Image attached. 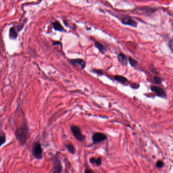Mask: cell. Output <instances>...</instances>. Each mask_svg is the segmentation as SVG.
<instances>
[{
	"mask_svg": "<svg viewBox=\"0 0 173 173\" xmlns=\"http://www.w3.org/2000/svg\"><path fill=\"white\" fill-rule=\"evenodd\" d=\"M14 135L19 144L24 146L30 137V129L26 121H23L19 127L14 131Z\"/></svg>",
	"mask_w": 173,
	"mask_h": 173,
	"instance_id": "cell-1",
	"label": "cell"
},
{
	"mask_svg": "<svg viewBox=\"0 0 173 173\" xmlns=\"http://www.w3.org/2000/svg\"><path fill=\"white\" fill-rule=\"evenodd\" d=\"M32 153L36 159H41L43 158V151L42 145L39 141L35 142L32 146Z\"/></svg>",
	"mask_w": 173,
	"mask_h": 173,
	"instance_id": "cell-2",
	"label": "cell"
},
{
	"mask_svg": "<svg viewBox=\"0 0 173 173\" xmlns=\"http://www.w3.org/2000/svg\"><path fill=\"white\" fill-rule=\"evenodd\" d=\"M24 26V23H22L11 27L9 32V37L10 39L12 40H16L18 37V33L22 30Z\"/></svg>",
	"mask_w": 173,
	"mask_h": 173,
	"instance_id": "cell-3",
	"label": "cell"
},
{
	"mask_svg": "<svg viewBox=\"0 0 173 173\" xmlns=\"http://www.w3.org/2000/svg\"><path fill=\"white\" fill-rule=\"evenodd\" d=\"M72 133L74 137L80 142H83L86 139V137L82 134L80 128L77 125H72L70 127Z\"/></svg>",
	"mask_w": 173,
	"mask_h": 173,
	"instance_id": "cell-4",
	"label": "cell"
},
{
	"mask_svg": "<svg viewBox=\"0 0 173 173\" xmlns=\"http://www.w3.org/2000/svg\"><path fill=\"white\" fill-rule=\"evenodd\" d=\"M107 138L108 137L105 134L100 132H96L92 136V139L93 143L96 145L104 141L105 140L107 139Z\"/></svg>",
	"mask_w": 173,
	"mask_h": 173,
	"instance_id": "cell-5",
	"label": "cell"
},
{
	"mask_svg": "<svg viewBox=\"0 0 173 173\" xmlns=\"http://www.w3.org/2000/svg\"><path fill=\"white\" fill-rule=\"evenodd\" d=\"M62 166L59 158L57 155L53 159V173H61Z\"/></svg>",
	"mask_w": 173,
	"mask_h": 173,
	"instance_id": "cell-6",
	"label": "cell"
},
{
	"mask_svg": "<svg viewBox=\"0 0 173 173\" xmlns=\"http://www.w3.org/2000/svg\"><path fill=\"white\" fill-rule=\"evenodd\" d=\"M151 90L152 91L154 92L156 94V95L159 97L165 98L166 96L165 92L161 88L156 86H152L151 87Z\"/></svg>",
	"mask_w": 173,
	"mask_h": 173,
	"instance_id": "cell-7",
	"label": "cell"
},
{
	"mask_svg": "<svg viewBox=\"0 0 173 173\" xmlns=\"http://www.w3.org/2000/svg\"><path fill=\"white\" fill-rule=\"evenodd\" d=\"M122 23L123 24L133 26L134 28H136L137 26V23L135 21L133 20L132 18L128 17L123 18L122 20Z\"/></svg>",
	"mask_w": 173,
	"mask_h": 173,
	"instance_id": "cell-8",
	"label": "cell"
},
{
	"mask_svg": "<svg viewBox=\"0 0 173 173\" xmlns=\"http://www.w3.org/2000/svg\"><path fill=\"white\" fill-rule=\"evenodd\" d=\"M70 62L73 65H76L77 64H79L82 68H84L86 67V62L82 59L78 58V59H75L70 60Z\"/></svg>",
	"mask_w": 173,
	"mask_h": 173,
	"instance_id": "cell-9",
	"label": "cell"
},
{
	"mask_svg": "<svg viewBox=\"0 0 173 173\" xmlns=\"http://www.w3.org/2000/svg\"><path fill=\"white\" fill-rule=\"evenodd\" d=\"M118 60L119 63L125 66L127 65L128 59L127 56H125V54L120 53L117 56Z\"/></svg>",
	"mask_w": 173,
	"mask_h": 173,
	"instance_id": "cell-10",
	"label": "cell"
},
{
	"mask_svg": "<svg viewBox=\"0 0 173 173\" xmlns=\"http://www.w3.org/2000/svg\"><path fill=\"white\" fill-rule=\"evenodd\" d=\"M7 141L6 134L3 131L0 132V148L6 143Z\"/></svg>",
	"mask_w": 173,
	"mask_h": 173,
	"instance_id": "cell-11",
	"label": "cell"
},
{
	"mask_svg": "<svg viewBox=\"0 0 173 173\" xmlns=\"http://www.w3.org/2000/svg\"><path fill=\"white\" fill-rule=\"evenodd\" d=\"M90 162L92 164H96L97 166H99L101 165L102 159L100 157H98L97 159H95L94 157H91L90 159Z\"/></svg>",
	"mask_w": 173,
	"mask_h": 173,
	"instance_id": "cell-12",
	"label": "cell"
},
{
	"mask_svg": "<svg viewBox=\"0 0 173 173\" xmlns=\"http://www.w3.org/2000/svg\"><path fill=\"white\" fill-rule=\"evenodd\" d=\"M114 79L121 84H125L128 81L127 79L123 76H115L114 77Z\"/></svg>",
	"mask_w": 173,
	"mask_h": 173,
	"instance_id": "cell-13",
	"label": "cell"
},
{
	"mask_svg": "<svg viewBox=\"0 0 173 173\" xmlns=\"http://www.w3.org/2000/svg\"><path fill=\"white\" fill-rule=\"evenodd\" d=\"M95 46L99 50L100 52L102 54H104V53L106 51V48L104 47L101 44H100L99 42H95Z\"/></svg>",
	"mask_w": 173,
	"mask_h": 173,
	"instance_id": "cell-14",
	"label": "cell"
},
{
	"mask_svg": "<svg viewBox=\"0 0 173 173\" xmlns=\"http://www.w3.org/2000/svg\"><path fill=\"white\" fill-rule=\"evenodd\" d=\"M52 25L53 26L54 30L58 31H63V28L61 24L58 21H55L52 23Z\"/></svg>",
	"mask_w": 173,
	"mask_h": 173,
	"instance_id": "cell-15",
	"label": "cell"
},
{
	"mask_svg": "<svg viewBox=\"0 0 173 173\" xmlns=\"http://www.w3.org/2000/svg\"><path fill=\"white\" fill-rule=\"evenodd\" d=\"M66 148H67L68 151L70 153H71L72 154H75V153H76L75 147L72 144H68L66 146Z\"/></svg>",
	"mask_w": 173,
	"mask_h": 173,
	"instance_id": "cell-16",
	"label": "cell"
},
{
	"mask_svg": "<svg viewBox=\"0 0 173 173\" xmlns=\"http://www.w3.org/2000/svg\"><path fill=\"white\" fill-rule=\"evenodd\" d=\"M129 61L130 63L133 67L134 68L137 67V66L138 65V62L137 61H136L134 59L132 58H130Z\"/></svg>",
	"mask_w": 173,
	"mask_h": 173,
	"instance_id": "cell-17",
	"label": "cell"
},
{
	"mask_svg": "<svg viewBox=\"0 0 173 173\" xmlns=\"http://www.w3.org/2000/svg\"><path fill=\"white\" fill-rule=\"evenodd\" d=\"M163 165H164V163H163V161H161V160L157 161L156 163V166L158 168H161L163 167Z\"/></svg>",
	"mask_w": 173,
	"mask_h": 173,
	"instance_id": "cell-18",
	"label": "cell"
},
{
	"mask_svg": "<svg viewBox=\"0 0 173 173\" xmlns=\"http://www.w3.org/2000/svg\"><path fill=\"white\" fill-rule=\"evenodd\" d=\"M154 80L155 81V82L158 84H160L161 83L162 80H161V79H160L159 77H155L154 78Z\"/></svg>",
	"mask_w": 173,
	"mask_h": 173,
	"instance_id": "cell-19",
	"label": "cell"
},
{
	"mask_svg": "<svg viewBox=\"0 0 173 173\" xmlns=\"http://www.w3.org/2000/svg\"><path fill=\"white\" fill-rule=\"evenodd\" d=\"M131 87L134 89H137L139 87V85H138L137 84H135V83H132L131 84Z\"/></svg>",
	"mask_w": 173,
	"mask_h": 173,
	"instance_id": "cell-20",
	"label": "cell"
},
{
	"mask_svg": "<svg viewBox=\"0 0 173 173\" xmlns=\"http://www.w3.org/2000/svg\"><path fill=\"white\" fill-rule=\"evenodd\" d=\"M85 173H94V172L88 167H87L85 170Z\"/></svg>",
	"mask_w": 173,
	"mask_h": 173,
	"instance_id": "cell-21",
	"label": "cell"
},
{
	"mask_svg": "<svg viewBox=\"0 0 173 173\" xmlns=\"http://www.w3.org/2000/svg\"><path fill=\"white\" fill-rule=\"evenodd\" d=\"M93 72H95L96 74H103V72L101 70H93Z\"/></svg>",
	"mask_w": 173,
	"mask_h": 173,
	"instance_id": "cell-22",
	"label": "cell"
},
{
	"mask_svg": "<svg viewBox=\"0 0 173 173\" xmlns=\"http://www.w3.org/2000/svg\"><path fill=\"white\" fill-rule=\"evenodd\" d=\"M170 47L171 48L172 51L173 53V40L171 41L170 42Z\"/></svg>",
	"mask_w": 173,
	"mask_h": 173,
	"instance_id": "cell-23",
	"label": "cell"
}]
</instances>
